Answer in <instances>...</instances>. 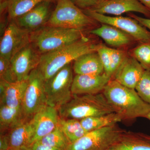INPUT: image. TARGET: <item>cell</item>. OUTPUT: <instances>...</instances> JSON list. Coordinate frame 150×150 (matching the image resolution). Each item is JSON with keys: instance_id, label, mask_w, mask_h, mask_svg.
Wrapping results in <instances>:
<instances>
[{"instance_id": "cell-19", "label": "cell", "mask_w": 150, "mask_h": 150, "mask_svg": "<svg viewBox=\"0 0 150 150\" xmlns=\"http://www.w3.org/2000/svg\"><path fill=\"white\" fill-rule=\"evenodd\" d=\"M27 79L13 83L0 81V104L12 108L21 107Z\"/></svg>"}, {"instance_id": "cell-2", "label": "cell", "mask_w": 150, "mask_h": 150, "mask_svg": "<svg viewBox=\"0 0 150 150\" xmlns=\"http://www.w3.org/2000/svg\"><path fill=\"white\" fill-rule=\"evenodd\" d=\"M102 93L122 121L145 118L150 112V105L142 100L135 89L122 85L115 80H110Z\"/></svg>"}, {"instance_id": "cell-12", "label": "cell", "mask_w": 150, "mask_h": 150, "mask_svg": "<svg viewBox=\"0 0 150 150\" xmlns=\"http://www.w3.org/2000/svg\"><path fill=\"white\" fill-rule=\"evenodd\" d=\"M89 9L102 14L119 16L122 14L137 12L150 18V11L139 0H99Z\"/></svg>"}, {"instance_id": "cell-34", "label": "cell", "mask_w": 150, "mask_h": 150, "mask_svg": "<svg viewBox=\"0 0 150 150\" xmlns=\"http://www.w3.org/2000/svg\"><path fill=\"white\" fill-rule=\"evenodd\" d=\"M30 150H61L51 147L49 146L42 144L39 142H36L33 144L30 148Z\"/></svg>"}, {"instance_id": "cell-16", "label": "cell", "mask_w": 150, "mask_h": 150, "mask_svg": "<svg viewBox=\"0 0 150 150\" xmlns=\"http://www.w3.org/2000/svg\"><path fill=\"white\" fill-rule=\"evenodd\" d=\"M50 1H44L31 10L13 20L19 27L31 33L46 25L51 15Z\"/></svg>"}, {"instance_id": "cell-14", "label": "cell", "mask_w": 150, "mask_h": 150, "mask_svg": "<svg viewBox=\"0 0 150 150\" xmlns=\"http://www.w3.org/2000/svg\"><path fill=\"white\" fill-rule=\"evenodd\" d=\"M89 33L100 38L111 46L110 48L128 51L137 43L129 34L110 25L100 24L99 27L90 30Z\"/></svg>"}, {"instance_id": "cell-10", "label": "cell", "mask_w": 150, "mask_h": 150, "mask_svg": "<svg viewBox=\"0 0 150 150\" xmlns=\"http://www.w3.org/2000/svg\"><path fill=\"white\" fill-rule=\"evenodd\" d=\"M30 33L11 20L1 38L0 57L10 60L22 48L30 43Z\"/></svg>"}, {"instance_id": "cell-32", "label": "cell", "mask_w": 150, "mask_h": 150, "mask_svg": "<svg viewBox=\"0 0 150 150\" xmlns=\"http://www.w3.org/2000/svg\"><path fill=\"white\" fill-rule=\"evenodd\" d=\"M79 8L83 10L90 9L95 6L99 0H71Z\"/></svg>"}, {"instance_id": "cell-38", "label": "cell", "mask_w": 150, "mask_h": 150, "mask_svg": "<svg viewBox=\"0 0 150 150\" xmlns=\"http://www.w3.org/2000/svg\"><path fill=\"white\" fill-rule=\"evenodd\" d=\"M145 118H146L147 119H149V120L150 121V112H149V113L147 114V115H146Z\"/></svg>"}, {"instance_id": "cell-11", "label": "cell", "mask_w": 150, "mask_h": 150, "mask_svg": "<svg viewBox=\"0 0 150 150\" xmlns=\"http://www.w3.org/2000/svg\"><path fill=\"white\" fill-rule=\"evenodd\" d=\"M40 56L30 43L11 58V67L17 81L27 79L31 72L39 64Z\"/></svg>"}, {"instance_id": "cell-30", "label": "cell", "mask_w": 150, "mask_h": 150, "mask_svg": "<svg viewBox=\"0 0 150 150\" xmlns=\"http://www.w3.org/2000/svg\"><path fill=\"white\" fill-rule=\"evenodd\" d=\"M0 79L8 83L17 82L12 70L10 60L0 57Z\"/></svg>"}, {"instance_id": "cell-9", "label": "cell", "mask_w": 150, "mask_h": 150, "mask_svg": "<svg viewBox=\"0 0 150 150\" xmlns=\"http://www.w3.org/2000/svg\"><path fill=\"white\" fill-rule=\"evenodd\" d=\"M83 11L100 24L110 25L129 34L138 43L150 40V31L131 17L108 16L89 9Z\"/></svg>"}, {"instance_id": "cell-35", "label": "cell", "mask_w": 150, "mask_h": 150, "mask_svg": "<svg viewBox=\"0 0 150 150\" xmlns=\"http://www.w3.org/2000/svg\"><path fill=\"white\" fill-rule=\"evenodd\" d=\"M150 11V0H139Z\"/></svg>"}, {"instance_id": "cell-22", "label": "cell", "mask_w": 150, "mask_h": 150, "mask_svg": "<svg viewBox=\"0 0 150 150\" xmlns=\"http://www.w3.org/2000/svg\"><path fill=\"white\" fill-rule=\"evenodd\" d=\"M46 1L48 0H1V12L6 11L11 21L13 20Z\"/></svg>"}, {"instance_id": "cell-3", "label": "cell", "mask_w": 150, "mask_h": 150, "mask_svg": "<svg viewBox=\"0 0 150 150\" xmlns=\"http://www.w3.org/2000/svg\"><path fill=\"white\" fill-rule=\"evenodd\" d=\"M59 116L81 120L114 112L102 93L96 94L73 95L72 99L58 110Z\"/></svg>"}, {"instance_id": "cell-29", "label": "cell", "mask_w": 150, "mask_h": 150, "mask_svg": "<svg viewBox=\"0 0 150 150\" xmlns=\"http://www.w3.org/2000/svg\"><path fill=\"white\" fill-rule=\"evenodd\" d=\"M110 61H111V70L112 77L118 69L126 57L129 55L128 50L116 49L109 47Z\"/></svg>"}, {"instance_id": "cell-7", "label": "cell", "mask_w": 150, "mask_h": 150, "mask_svg": "<svg viewBox=\"0 0 150 150\" xmlns=\"http://www.w3.org/2000/svg\"><path fill=\"white\" fill-rule=\"evenodd\" d=\"M125 131L116 124L89 131L71 144L67 150H105L118 143Z\"/></svg>"}, {"instance_id": "cell-13", "label": "cell", "mask_w": 150, "mask_h": 150, "mask_svg": "<svg viewBox=\"0 0 150 150\" xmlns=\"http://www.w3.org/2000/svg\"><path fill=\"white\" fill-rule=\"evenodd\" d=\"M111 80L105 73L100 74H76L71 86L73 95L96 94L102 92Z\"/></svg>"}, {"instance_id": "cell-15", "label": "cell", "mask_w": 150, "mask_h": 150, "mask_svg": "<svg viewBox=\"0 0 150 150\" xmlns=\"http://www.w3.org/2000/svg\"><path fill=\"white\" fill-rule=\"evenodd\" d=\"M59 118L58 110L48 105L38 112L30 120L34 131L33 143L55 130Z\"/></svg>"}, {"instance_id": "cell-26", "label": "cell", "mask_w": 150, "mask_h": 150, "mask_svg": "<svg viewBox=\"0 0 150 150\" xmlns=\"http://www.w3.org/2000/svg\"><path fill=\"white\" fill-rule=\"evenodd\" d=\"M42 144L61 150H67L71 143L58 126L50 134L38 141Z\"/></svg>"}, {"instance_id": "cell-1", "label": "cell", "mask_w": 150, "mask_h": 150, "mask_svg": "<svg viewBox=\"0 0 150 150\" xmlns=\"http://www.w3.org/2000/svg\"><path fill=\"white\" fill-rule=\"evenodd\" d=\"M101 43L85 35L74 43L41 55L38 71L44 81L47 80L81 56L97 51Z\"/></svg>"}, {"instance_id": "cell-8", "label": "cell", "mask_w": 150, "mask_h": 150, "mask_svg": "<svg viewBox=\"0 0 150 150\" xmlns=\"http://www.w3.org/2000/svg\"><path fill=\"white\" fill-rule=\"evenodd\" d=\"M27 80L22 108L26 118L31 120L38 112L47 105V98L45 81L37 68L31 72Z\"/></svg>"}, {"instance_id": "cell-25", "label": "cell", "mask_w": 150, "mask_h": 150, "mask_svg": "<svg viewBox=\"0 0 150 150\" xmlns=\"http://www.w3.org/2000/svg\"><path fill=\"white\" fill-rule=\"evenodd\" d=\"M58 126L71 144L80 139L87 133L82 126L80 120L78 119H65L60 117Z\"/></svg>"}, {"instance_id": "cell-23", "label": "cell", "mask_w": 150, "mask_h": 150, "mask_svg": "<svg viewBox=\"0 0 150 150\" xmlns=\"http://www.w3.org/2000/svg\"><path fill=\"white\" fill-rule=\"evenodd\" d=\"M121 121L120 115L115 112L101 116L88 117L80 120L82 126L87 132L114 126Z\"/></svg>"}, {"instance_id": "cell-33", "label": "cell", "mask_w": 150, "mask_h": 150, "mask_svg": "<svg viewBox=\"0 0 150 150\" xmlns=\"http://www.w3.org/2000/svg\"><path fill=\"white\" fill-rule=\"evenodd\" d=\"M128 15L129 16L135 19V20L139 22L140 24H142L143 26H144L146 28L149 30L150 31V18L139 16L137 15L132 13H128Z\"/></svg>"}, {"instance_id": "cell-4", "label": "cell", "mask_w": 150, "mask_h": 150, "mask_svg": "<svg viewBox=\"0 0 150 150\" xmlns=\"http://www.w3.org/2000/svg\"><path fill=\"white\" fill-rule=\"evenodd\" d=\"M85 36L79 30L45 25L30 33V43L40 55L74 43Z\"/></svg>"}, {"instance_id": "cell-5", "label": "cell", "mask_w": 150, "mask_h": 150, "mask_svg": "<svg viewBox=\"0 0 150 150\" xmlns=\"http://www.w3.org/2000/svg\"><path fill=\"white\" fill-rule=\"evenodd\" d=\"M100 23L79 8L71 0H59L46 25L79 30H92Z\"/></svg>"}, {"instance_id": "cell-21", "label": "cell", "mask_w": 150, "mask_h": 150, "mask_svg": "<svg viewBox=\"0 0 150 150\" xmlns=\"http://www.w3.org/2000/svg\"><path fill=\"white\" fill-rule=\"evenodd\" d=\"M25 115L22 108L8 107L0 104V130L4 134L16 126L29 121Z\"/></svg>"}, {"instance_id": "cell-27", "label": "cell", "mask_w": 150, "mask_h": 150, "mask_svg": "<svg viewBox=\"0 0 150 150\" xmlns=\"http://www.w3.org/2000/svg\"><path fill=\"white\" fill-rule=\"evenodd\" d=\"M128 53L137 60L146 71H150V40L138 43L128 50Z\"/></svg>"}, {"instance_id": "cell-36", "label": "cell", "mask_w": 150, "mask_h": 150, "mask_svg": "<svg viewBox=\"0 0 150 150\" xmlns=\"http://www.w3.org/2000/svg\"><path fill=\"white\" fill-rule=\"evenodd\" d=\"M139 135L144 139L147 140V141H149L150 142V135H147V134H143V133H139Z\"/></svg>"}, {"instance_id": "cell-31", "label": "cell", "mask_w": 150, "mask_h": 150, "mask_svg": "<svg viewBox=\"0 0 150 150\" xmlns=\"http://www.w3.org/2000/svg\"><path fill=\"white\" fill-rule=\"evenodd\" d=\"M97 52L99 55L103 66L104 68V72L112 77L111 70V61L109 47L105 46L104 44L101 43L97 49Z\"/></svg>"}, {"instance_id": "cell-39", "label": "cell", "mask_w": 150, "mask_h": 150, "mask_svg": "<svg viewBox=\"0 0 150 150\" xmlns=\"http://www.w3.org/2000/svg\"><path fill=\"white\" fill-rule=\"evenodd\" d=\"M30 150V149H29V150Z\"/></svg>"}, {"instance_id": "cell-17", "label": "cell", "mask_w": 150, "mask_h": 150, "mask_svg": "<svg viewBox=\"0 0 150 150\" xmlns=\"http://www.w3.org/2000/svg\"><path fill=\"white\" fill-rule=\"evenodd\" d=\"M3 134L8 150H27L33 144L34 131L31 121H25Z\"/></svg>"}, {"instance_id": "cell-18", "label": "cell", "mask_w": 150, "mask_h": 150, "mask_svg": "<svg viewBox=\"0 0 150 150\" xmlns=\"http://www.w3.org/2000/svg\"><path fill=\"white\" fill-rule=\"evenodd\" d=\"M145 71L139 62L129 54L112 79L129 88L135 89Z\"/></svg>"}, {"instance_id": "cell-20", "label": "cell", "mask_w": 150, "mask_h": 150, "mask_svg": "<svg viewBox=\"0 0 150 150\" xmlns=\"http://www.w3.org/2000/svg\"><path fill=\"white\" fill-rule=\"evenodd\" d=\"M76 74H100L104 70L97 51L85 54L74 61L73 67Z\"/></svg>"}, {"instance_id": "cell-24", "label": "cell", "mask_w": 150, "mask_h": 150, "mask_svg": "<svg viewBox=\"0 0 150 150\" xmlns=\"http://www.w3.org/2000/svg\"><path fill=\"white\" fill-rule=\"evenodd\" d=\"M114 146L116 150H150V142L140 137L138 133L125 131Z\"/></svg>"}, {"instance_id": "cell-6", "label": "cell", "mask_w": 150, "mask_h": 150, "mask_svg": "<svg viewBox=\"0 0 150 150\" xmlns=\"http://www.w3.org/2000/svg\"><path fill=\"white\" fill-rule=\"evenodd\" d=\"M71 64L62 68L52 77L45 81L47 104L57 110L72 99L74 79Z\"/></svg>"}, {"instance_id": "cell-37", "label": "cell", "mask_w": 150, "mask_h": 150, "mask_svg": "<svg viewBox=\"0 0 150 150\" xmlns=\"http://www.w3.org/2000/svg\"><path fill=\"white\" fill-rule=\"evenodd\" d=\"M105 150H116L115 149V146H112L106 149Z\"/></svg>"}, {"instance_id": "cell-28", "label": "cell", "mask_w": 150, "mask_h": 150, "mask_svg": "<svg viewBox=\"0 0 150 150\" xmlns=\"http://www.w3.org/2000/svg\"><path fill=\"white\" fill-rule=\"evenodd\" d=\"M135 89L142 100L150 105V71L145 70Z\"/></svg>"}]
</instances>
